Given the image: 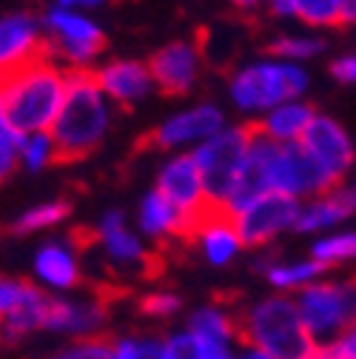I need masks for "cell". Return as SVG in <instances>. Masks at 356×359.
<instances>
[{"mask_svg":"<svg viewBox=\"0 0 356 359\" xmlns=\"http://www.w3.org/2000/svg\"><path fill=\"white\" fill-rule=\"evenodd\" d=\"M111 126V103L100 92L92 69H77L66 74V95L60 111L49 128L57 160L71 163L92 154Z\"/></svg>","mask_w":356,"mask_h":359,"instance_id":"obj_1","label":"cell"},{"mask_svg":"<svg viewBox=\"0 0 356 359\" xmlns=\"http://www.w3.org/2000/svg\"><path fill=\"white\" fill-rule=\"evenodd\" d=\"M66 74L69 72L46 55L4 77V120L20 134L49 131L66 95Z\"/></svg>","mask_w":356,"mask_h":359,"instance_id":"obj_2","label":"cell"},{"mask_svg":"<svg viewBox=\"0 0 356 359\" xmlns=\"http://www.w3.org/2000/svg\"><path fill=\"white\" fill-rule=\"evenodd\" d=\"M240 339L274 359H302L317 342L305 331L294 297L271 294L245 308L237 320Z\"/></svg>","mask_w":356,"mask_h":359,"instance_id":"obj_3","label":"cell"},{"mask_svg":"<svg viewBox=\"0 0 356 359\" xmlns=\"http://www.w3.org/2000/svg\"><path fill=\"white\" fill-rule=\"evenodd\" d=\"M308 88V74L296 63L285 60H265V63H251L240 69L231 83H228V95L237 109L242 111H265L299 100Z\"/></svg>","mask_w":356,"mask_h":359,"instance_id":"obj_4","label":"cell"},{"mask_svg":"<svg viewBox=\"0 0 356 359\" xmlns=\"http://www.w3.org/2000/svg\"><path fill=\"white\" fill-rule=\"evenodd\" d=\"M305 331L317 345H331L339 334L356 325V277L317 280L294 294Z\"/></svg>","mask_w":356,"mask_h":359,"instance_id":"obj_5","label":"cell"},{"mask_svg":"<svg viewBox=\"0 0 356 359\" xmlns=\"http://www.w3.org/2000/svg\"><path fill=\"white\" fill-rule=\"evenodd\" d=\"M251 134L254 126H226L219 134L191 149V157L200 168L205 194L214 208H222L228 203L251 146Z\"/></svg>","mask_w":356,"mask_h":359,"instance_id":"obj_6","label":"cell"},{"mask_svg":"<svg viewBox=\"0 0 356 359\" xmlns=\"http://www.w3.org/2000/svg\"><path fill=\"white\" fill-rule=\"evenodd\" d=\"M40 26H43V34H46V55L49 57L57 55L69 66V72L88 69L106 46L103 29L85 12L52 6L43 15Z\"/></svg>","mask_w":356,"mask_h":359,"instance_id":"obj_7","label":"cell"},{"mask_svg":"<svg viewBox=\"0 0 356 359\" xmlns=\"http://www.w3.org/2000/svg\"><path fill=\"white\" fill-rule=\"evenodd\" d=\"M299 208H302L299 200L285 197L280 191H268L231 217H234V226H237L242 245L259 248L285 231H294L299 219Z\"/></svg>","mask_w":356,"mask_h":359,"instance_id":"obj_8","label":"cell"},{"mask_svg":"<svg viewBox=\"0 0 356 359\" xmlns=\"http://www.w3.org/2000/svg\"><path fill=\"white\" fill-rule=\"evenodd\" d=\"M339 186V180L325 171L314 157H310L302 143L277 146L274 171H271V189L285 197H320Z\"/></svg>","mask_w":356,"mask_h":359,"instance_id":"obj_9","label":"cell"},{"mask_svg":"<svg viewBox=\"0 0 356 359\" xmlns=\"http://www.w3.org/2000/svg\"><path fill=\"white\" fill-rule=\"evenodd\" d=\"M157 191L183 217H189L191 226H197V222L214 208L208 194H205L200 168H197L191 154H174L160 168V174H157Z\"/></svg>","mask_w":356,"mask_h":359,"instance_id":"obj_10","label":"cell"},{"mask_svg":"<svg viewBox=\"0 0 356 359\" xmlns=\"http://www.w3.org/2000/svg\"><path fill=\"white\" fill-rule=\"evenodd\" d=\"M226 128V114L214 103H197L191 109H183L171 114L165 123H160L151 131V143L157 149H197L208 137Z\"/></svg>","mask_w":356,"mask_h":359,"instance_id":"obj_11","label":"cell"},{"mask_svg":"<svg viewBox=\"0 0 356 359\" xmlns=\"http://www.w3.org/2000/svg\"><path fill=\"white\" fill-rule=\"evenodd\" d=\"M46 57V34L37 18L18 12L0 18V80Z\"/></svg>","mask_w":356,"mask_h":359,"instance_id":"obj_12","label":"cell"},{"mask_svg":"<svg viewBox=\"0 0 356 359\" xmlns=\"http://www.w3.org/2000/svg\"><path fill=\"white\" fill-rule=\"evenodd\" d=\"M200 66H203V55L200 46L191 40H174L149 60L154 86L168 97L189 95L194 83L200 80Z\"/></svg>","mask_w":356,"mask_h":359,"instance_id":"obj_13","label":"cell"},{"mask_svg":"<svg viewBox=\"0 0 356 359\" xmlns=\"http://www.w3.org/2000/svg\"><path fill=\"white\" fill-rule=\"evenodd\" d=\"M302 149L314 157L325 171H331L336 180H342V174L353 165V143L348 137V131L331 120V117H322L317 114L310 120L308 131L302 134Z\"/></svg>","mask_w":356,"mask_h":359,"instance_id":"obj_14","label":"cell"},{"mask_svg":"<svg viewBox=\"0 0 356 359\" xmlns=\"http://www.w3.org/2000/svg\"><path fill=\"white\" fill-rule=\"evenodd\" d=\"M106 320L109 313L100 299L52 297L46 331L69 339H92V337H100V331L106 328Z\"/></svg>","mask_w":356,"mask_h":359,"instance_id":"obj_15","label":"cell"},{"mask_svg":"<svg viewBox=\"0 0 356 359\" xmlns=\"http://www.w3.org/2000/svg\"><path fill=\"white\" fill-rule=\"evenodd\" d=\"M92 74L100 86V92L109 97V103H120V106H137L157 88L149 63L140 60H111Z\"/></svg>","mask_w":356,"mask_h":359,"instance_id":"obj_16","label":"cell"},{"mask_svg":"<svg viewBox=\"0 0 356 359\" xmlns=\"http://www.w3.org/2000/svg\"><path fill=\"white\" fill-rule=\"evenodd\" d=\"M97 243H100L103 254L120 268H140L149 259V251H146V243H143L140 231L131 229L125 214L117 211V208H111L100 217Z\"/></svg>","mask_w":356,"mask_h":359,"instance_id":"obj_17","label":"cell"},{"mask_svg":"<svg viewBox=\"0 0 356 359\" xmlns=\"http://www.w3.org/2000/svg\"><path fill=\"white\" fill-rule=\"evenodd\" d=\"M191 237L197 240L203 259L214 268L228 265L242 248V240H240L237 226H234V217L228 211H222V208H211L194 226Z\"/></svg>","mask_w":356,"mask_h":359,"instance_id":"obj_18","label":"cell"},{"mask_svg":"<svg viewBox=\"0 0 356 359\" xmlns=\"http://www.w3.org/2000/svg\"><path fill=\"white\" fill-rule=\"evenodd\" d=\"M32 271L43 288L66 294V291L77 288V283H80V257L69 243L52 240L37 248V254L32 259Z\"/></svg>","mask_w":356,"mask_h":359,"instance_id":"obj_19","label":"cell"},{"mask_svg":"<svg viewBox=\"0 0 356 359\" xmlns=\"http://www.w3.org/2000/svg\"><path fill=\"white\" fill-rule=\"evenodd\" d=\"M356 211V194L350 189H331L320 197H310V203H305L299 208V219L296 229L299 234H314V231H328L339 222H345L348 217H353Z\"/></svg>","mask_w":356,"mask_h":359,"instance_id":"obj_20","label":"cell"},{"mask_svg":"<svg viewBox=\"0 0 356 359\" xmlns=\"http://www.w3.org/2000/svg\"><path fill=\"white\" fill-rule=\"evenodd\" d=\"M137 226H140V237H149V240L191 237V231H194L191 219L177 211L157 189L143 197L140 211H137Z\"/></svg>","mask_w":356,"mask_h":359,"instance_id":"obj_21","label":"cell"},{"mask_svg":"<svg viewBox=\"0 0 356 359\" xmlns=\"http://www.w3.org/2000/svg\"><path fill=\"white\" fill-rule=\"evenodd\" d=\"M49 302H52V297L46 291H40L37 285L29 283L20 302L0 320V337H4V342H18V339L32 337L37 331H46Z\"/></svg>","mask_w":356,"mask_h":359,"instance_id":"obj_22","label":"cell"},{"mask_svg":"<svg viewBox=\"0 0 356 359\" xmlns=\"http://www.w3.org/2000/svg\"><path fill=\"white\" fill-rule=\"evenodd\" d=\"M317 117L314 106H308L302 100H291V103H282L277 109H271L262 120H256L254 126L265 134L268 140L285 146V143H299L302 134L308 131L310 120Z\"/></svg>","mask_w":356,"mask_h":359,"instance_id":"obj_23","label":"cell"},{"mask_svg":"<svg viewBox=\"0 0 356 359\" xmlns=\"http://www.w3.org/2000/svg\"><path fill=\"white\" fill-rule=\"evenodd\" d=\"M186 331L197 342L211 345V348H234V342L240 339L237 320L222 305H203V308L191 311Z\"/></svg>","mask_w":356,"mask_h":359,"instance_id":"obj_24","label":"cell"},{"mask_svg":"<svg viewBox=\"0 0 356 359\" xmlns=\"http://www.w3.org/2000/svg\"><path fill=\"white\" fill-rule=\"evenodd\" d=\"M262 268V277L268 280V285L277 291V294H285V297H294L299 294L302 288H308L310 283L322 280V274L328 271L325 265H320L317 259H271V262H259Z\"/></svg>","mask_w":356,"mask_h":359,"instance_id":"obj_25","label":"cell"},{"mask_svg":"<svg viewBox=\"0 0 356 359\" xmlns=\"http://www.w3.org/2000/svg\"><path fill=\"white\" fill-rule=\"evenodd\" d=\"M71 214V205L66 200H49V203H37L32 208H26L18 219L12 231L15 234H37V231H49L55 226H60V222Z\"/></svg>","mask_w":356,"mask_h":359,"instance_id":"obj_26","label":"cell"},{"mask_svg":"<svg viewBox=\"0 0 356 359\" xmlns=\"http://www.w3.org/2000/svg\"><path fill=\"white\" fill-rule=\"evenodd\" d=\"M310 259H317L325 268L356 262V231H336L325 234L310 245Z\"/></svg>","mask_w":356,"mask_h":359,"instance_id":"obj_27","label":"cell"},{"mask_svg":"<svg viewBox=\"0 0 356 359\" xmlns=\"http://www.w3.org/2000/svg\"><path fill=\"white\" fill-rule=\"evenodd\" d=\"M57 160V149L49 131H34V134H23L20 143V165L26 171H43L46 165H52Z\"/></svg>","mask_w":356,"mask_h":359,"instance_id":"obj_28","label":"cell"},{"mask_svg":"<svg viewBox=\"0 0 356 359\" xmlns=\"http://www.w3.org/2000/svg\"><path fill=\"white\" fill-rule=\"evenodd\" d=\"M111 359H163V339L151 334H128L111 342Z\"/></svg>","mask_w":356,"mask_h":359,"instance_id":"obj_29","label":"cell"},{"mask_svg":"<svg viewBox=\"0 0 356 359\" xmlns=\"http://www.w3.org/2000/svg\"><path fill=\"white\" fill-rule=\"evenodd\" d=\"M342 0H294V18L308 26H339Z\"/></svg>","mask_w":356,"mask_h":359,"instance_id":"obj_30","label":"cell"},{"mask_svg":"<svg viewBox=\"0 0 356 359\" xmlns=\"http://www.w3.org/2000/svg\"><path fill=\"white\" fill-rule=\"evenodd\" d=\"M325 49L322 40H314V37H280L274 40L268 52L285 63H296V60H308V57H317L320 52Z\"/></svg>","mask_w":356,"mask_h":359,"instance_id":"obj_31","label":"cell"},{"mask_svg":"<svg viewBox=\"0 0 356 359\" xmlns=\"http://www.w3.org/2000/svg\"><path fill=\"white\" fill-rule=\"evenodd\" d=\"M20 143L23 134L0 117V183L20 165Z\"/></svg>","mask_w":356,"mask_h":359,"instance_id":"obj_32","label":"cell"},{"mask_svg":"<svg viewBox=\"0 0 356 359\" xmlns=\"http://www.w3.org/2000/svg\"><path fill=\"white\" fill-rule=\"evenodd\" d=\"M49 359H111V342L92 337V339H69V345L57 348Z\"/></svg>","mask_w":356,"mask_h":359,"instance_id":"obj_33","label":"cell"},{"mask_svg":"<svg viewBox=\"0 0 356 359\" xmlns=\"http://www.w3.org/2000/svg\"><path fill=\"white\" fill-rule=\"evenodd\" d=\"M163 359H203L200 342L183 328L163 339Z\"/></svg>","mask_w":356,"mask_h":359,"instance_id":"obj_34","label":"cell"},{"mask_svg":"<svg viewBox=\"0 0 356 359\" xmlns=\"http://www.w3.org/2000/svg\"><path fill=\"white\" fill-rule=\"evenodd\" d=\"M180 308H183V299L171 291H154L143 297V313L151 320H171L180 313Z\"/></svg>","mask_w":356,"mask_h":359,"instance_id":"obj_35","label":"cell"},{"mask_svg":"<svg viewBox=\"0 0 356 359\" xmlns=\"http://www.w3.org/2000/svg\"><path fill=\"white\" fill-rule=\"evenodd\" d=\"M29 283L23 280H12V277H0V320L20 302V297L26 294Z\"/></svg>","mask_w":356,"mask_h":359,"instance_id":"obj_36","label":"cell"},{"mask_svg":"<svg viewBox=\"0 0 356 359\" xmlns=\"http://www.w3.org/2000/svg\"><path fill=\"white\" fill-rule=\"evenodd\" d=\"M331 351L336 359H356V325H350L345 334H339L331 342Z\"/></svg>","mask_w":356,"mask_h":359,"instance_id":"obj_37","label":"cell"},{"mask_svg":"<svg viewBox=\"0 0 356 359\" xmlns=\"http://www.w3.org/2000/svg\"><path fill=\"white\" fill-rule=\"evenodd\" d=\"M331 77L336 83H356V55H345L331 63Z\"/></svg>","mask_w":356,"mask_h":359,"instance_id":"obj_38","label":"cell"},{"mask_svg":"<svg viewBox=\"0 0 356 359\" xmlns=\"http://www.w3.org/2000/svg\"><path fill=\"white\" fill-rule=\"evenodd\" d=\"M106 0H57L55 6H63V9H71V12H88V9H100Z\"/></svg>","mask_w":356,"mask_h":359,"instance_id":"obj_39","label":"cell"},{"mask_svg":"<svg viewBox=\"0 0 356 359\" xmlns=\"http://www.w3.org/2000/svg\"><path fill=\"white\" fill-rule=\"evenodd\" d=\"M200 348H203V359H234L237 356L234 348H211V345H203V342H200Z\"/></svg>","mask_w":356,"mask_h":359,"instance_id":"obj_40","label":"cell"},{"mask_svg":"<svg viewBox=\"0 0 356 359\" xmlns=\"http://www.w3.org/2000/svg\"><path fill=\"white\" fill-rule=\"evenodd\" d=\"M356 23V0H342V12H339V26Z\"/></svg>","mask_w":356,"mask_h":359,"instance_id":"obj_41","label":"cell"},{"mask_svg":"<svg viewBox=\"0 0 356 359\" xmlns=\"http://www.w3.org/2000/svg\"><path fill=\"white\" fill-rule=\"evenodd\" d=\"M268 6L274 9V15L294 18V0H268Z\"/></svg>","mask_w":356,"mask_h":359,"instance_id":"obj_42","label":"cell"},{"mask_svg":"<svg viewBox=\"0 0 356 359\" xmlns=\"http://www.w3.org/2000/svg\"><path fill=\"white\" fill-rule=\"evenodd\" d=\"M302 359H336V356H334L331 345H314V348H310Z\"/></svg>","mask_w":356,"mask_h":359,"instance_id":"obj_43","label":"cell"},{"mask_svg":"<svg viewBox=\"0 0 356 359\" xmlns=\"http://www.w3.org/2000/svg\"><path fill=\"white\" fill-rule=\"evenodd\" d=\"M234 359H274V356H268V353L259 351V348L245 345V348H240V351H237V356H234Z\"/></svg>","mask_w":356,"mask_h":359,"instance_id":"obj_44","label":"cell"},{"mask_svg":"<svg viewBox=\"0 0 356 359\" xmlns=\"http://www.w3.org/2000/svg\"><path fill=\"white\" fill-rule=\"evenodd\" d=\"M228 4L237 9H256L259 4H265V0H228Z\"/></svg>","mask_w":356,"mask_h":359,"instance_id":"obj_45","label":"cell"},{"mask_svg":"<svg viewBox=\"0 0 356 359\" xmlns=\"http://www.w3.org/2000/svg\"><path fill=\"white\" fill-rule=\"evenodd\" d=\"M0 117H4V80H0Z\"/></svg>","mask_w":356,"mask_h":359,"instance_id":"obj_46","label":"cell"},{"mask_svg":"<svg viewBox=\"0 0 356 359\" xmlns=\"http://www.w3.org/2000/svg\"><path fill=\"white\" fill-rule=\"evenodd\" d=\"M0 345H4V337H0Z\"/></svg>","mask_w":356,"mask_h":359,"instance_id":"obj_47","label":"cell"},{"mask_svg":"<svg viewBox=\"0 0 356 359\" xmlns=\"http://www.w3.org/2000/svg\"><path fill=\"white\" fill-rule=\"evenodd\" d=\"M353 194H356V189H353Z\"/></svg>","mask_w":356,"mask_h":359,"instance_id":"obj_48","label":"cell"}]
</instances>
